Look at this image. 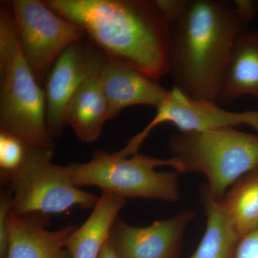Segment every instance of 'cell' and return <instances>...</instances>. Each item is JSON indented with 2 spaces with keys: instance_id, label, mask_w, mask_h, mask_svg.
<instances>
[{
  "instance_id": "cell-1",
  "label": "cell",
  "mask_w": 258,
  "mask_h": 258,
  "mask_svg": "<svg viewBox=\"0 0 258 258\" xmlns=\"http://www.w3.org/2000/svg\"><path fill=\"white\" fill-rule=\"evenodd\" d=\"M62 18L79 25L109 60L159 81L169 75L170 23L157 1L45 0Z\"/></svg>"
},
{
  "instance_id": "cell-2",
  "label": "cell",
  "mask_w": 258,
  "mask_h": 258,
  "mask_svg": "<svg viewBox=\"0 0 258 258\" xmlns=\"http://www.w3.org/2000/svg\"><path fill=\"white\" fill-rule=\"evenodd\" d=\"M249 21L228 0H186L170 23L169 75L197 99L215 101L236 40Z\"/></svg>"
},
{
  "instance_id": "cell-3",
  "label": "cell",
  "mask_w": 258,
  "mask_h": 258,
  "mask_svg": "<svg viewBox=\"0 0 258 258\" xmlns=\"http://www.w3.org/2000/svg\"><path fill=\"white\" fill-rule=\"evenodd\" d=\"M0 130L30 147L55 149L47 129L45 90L24 57L10 2L0 7Z\"/></svg>"
},
{
  "instance_id": "cell-4",
  "label": "cell",
  "mask_w": 258,
  "mask_h": 258,
  "mask_svg": "<svg viewBox=\"0 0 258 258\" xmlns=\"http://www.w3.org/2000/svg\"><path fill=\"white\" fill-rule=\"evenodd\" d=\"M169 148L179 162V173L204 174L207 189L218 200L258 166V134L235 127L181 132L171 136Z\"/></svg>"
},
{
  "instance_id": "cell-5",
  "label": "cell",
  "mask_w": 258,
  "mask_h": 258,
  "mask_svg": "<svg viewBox=\"0 0 258 258\" xmlns=\"http://www.w3.org/2000/svg\"><path fill=\"white\" fill-rule=\"evenodd\" d=\"M77 187L93 186L122 198L154 199L175 203L180 200L179 164L175 158L163 159L143 154L123 157L118 152L95 151L86 163L66 166Z\"/></svg>"
},
{
  "instance_id": "cell-6",
  "label": "cell",
  "mask_w": 258,
  "mask_h": 258,
  "mask_svg": "<svg viewBox=\"0 0 258 258\" xmlns=\"http://www.w3.org/2000/svg\"><path fill=\"white\" fill-rule=\"evenodd\" d=\"M54 151L29 148L23 165L8 179L11 213L47 216L74 208L96 206L99 197L86 192L71 181L66 166L52 163Z\"/></svg>"
},
{
  "instance_id": "cell-7",
  "label": "cell",
  "mask_w": 258,
  "mask_h": 258,
  "mask_svg": "<svg viewBox=\"0 0 258 258\" xmlns=\"http://www.w3.org/2000/svg\"><path fill=\"white\" fill-rule=\"evenodd\" d=\"M11 7L24 57L41 86L64 49L86 37V33L44 1L14 0Z\"/></svg>"
},
{
  "instance_id": "cell-8",
  "label": "cell",
  "mask_w": 258,
  "mask_h": 258,
  "mask_svg": "<svg viewBox=\"0 0 258 258\" xmlns=\"http://www.w3.org/2000/svg\"><path fill=\"white\" fill-rule=\"evenodd\" d=\"M171 123L181 132H199L247 125L258 131V111H227L215 101L197 99L174 86L157 107L155 116L118 152L121 157L137 154L144 141L157 125Z\"/></svg>"
},
{
  "instance_id": "cell-9",
  "label": "cell",
  "mask_w": 258,
  "mask_h": 258,
  "mask_svg": "<svg viewBox=\"0 0 258 258\" xmlns=\"http://www.w3.org/2000/svg\"><path fill=\"white\" fill-rule=\"evenodd\" d=\"M108 57L87 37L66 47L45 81L47 125L52 138L66 127L68 106L86 80L101 71Z\"/></svg>"
},
{
  "instance_id": "cell-10",
  "label": "cell",
  "mask_w": 258,
  "mask_h": 258,
  "mask_svg": "<svg viewBox=\"0 0 258 258\" xmlns=\"http://www.w3.org/2000/svg\"><path fill=\"white\" fill-rule=\"evenodd\" d=\"M194 217L184 210L146 227L128 225L118 217L109 241L118 258H179L185 230Z\"/></svg>"
},
{
  "instance_id": "cell-11",
  "label": "cell",
  "mask_w": 258,
  "mask_h": 258,
  "mask_svg": "<svg viewBox=\"0 0 258 258\" xmlns=\"http://www.w3.org/2000/svg\"><path fill=\"white\" fill-rule=\"evenodd\" d=\"M100 78L110 120L114 119L128 107L143 105L157 108L168 93L159 81L131 66L108 58L102 68Z\"/></svg>"
},
{
  "instance_id": "cell-12",
  "label": "cell",
  "mask_w": 258,
  "mask_h": 258,
  "mask_svg": "<svg viewBox=\"0 0 258 258\" xmlns=\"http://www.w3.org/2000/svg\"><path fill=\"white\" fill-rule=\"evenodd\" d=\"M44 223L43 219L37 216H21L10 212L6 258H71L67 242L78 226L69 224L51 231Z\"/></svg>"
},
{
  "instance_id": "cell-13",
  "label": "cell",
  "mask_w": 258,
  "mask_h": 258,
  "mask_svg": "<svg viewBox=\"0 0 258 258\" xmlns=\"http://www.w3.org/2000/svg\"><path fill=\"white\" fill-rule=\"evenodd\" d=\"M244 96L258 98V32L245 30L231 51L215 101L228 105Z\"/></svg>"
},
{
  "instance_id": "cell-14",
  "label": "cell",
  "mask_w": 258,
  "mask_h": 258,
  "mask_svg": "<svg viewBox=\"0 0 258 258\" xmlns=\"http://www.w3.org/2000/svg\"><path fill=\"white\" fill-rule=\"evenodd\" d=\"M126 203V198L102 191L87 220L70 236L67 248L71 257H99L112 225Z\"/></svg>"
},
{
  "instance_id": "cell-15",
  "label": "cell",
  "mask_w": 258,
  "mask_h": 258,
  "mask_svg": "<svg viewBox=\"0 0 258 258\" xmlns=\"http://www.w3.org/2000/svg\"><path fill=\"white\" fill-rule=\"evenodd\" d=\"M100 72L83 83L70 101L66 111V125L84 143L96 142L105 122L110 120Z\"/></svg>"
},
{
  "instance_id": "cell-16",
  "label": "cell",
  "mask_w": 258,
  "mask_h": 258,
  "mask_svg": "<svg viewBox=\"0 0 258 258\" xmlns=\"http://www.w3.org/2000/svg\"><path fill=\"white\" fill-rule=\"evenodd\" d=\"M207 225L201 241L190 258H235L240 238L231 227L220 200L207 188L203 192Z\"/></svg>"
},
{
  "instance_id": "cell-17",
  "label": "cell",
  "mask_w": 258,
  "mask_h": 258,
  "mask_svg": "<svg viewBox=\"0 0 258 258\" xmlns=\"http://www.w3.org/2000/svg\"><path fill=\"white\" fill-rule=\"evenodd\" d=\"M220 200L239 238L257 229L258 167L232 185Z\"/></svg>"
},
{
  "instance_id": "cell-18",
  "label": "cell",
  "mask_w": 258,
  "mask_h": 258,
  "mask_svg": "<svg viewBox=\"0 0 258 258\" xmlns=\"http://www.w3.org/2000/svg\"><path fill=\"white\" fill-rule=\"evenodd\" d=\"M29 148L16 136L0 130V169L3 179H8L21 167Z\"/></svg>"
},
{
  "instance_id": "cell-19",
  "label": "cell",
  "mask_w": 258,
  "mask_h": 258,
  "mask_svg": "<svg viewBox=\"0 0 258 258\" xmlns=\"http://www.w3.org/2000/svg\"><path fill=\"white\" fill-rule=\"evenodd\" d=\"M11 210V195L9 191L1 194L0 198V258H6L9 243L8 218Z\"/></svg>"
},
{
  "instance_id": "cell-20",
  "label": "cell",
  "mask_w": 258,
  "mask_h": 258,
  "mask_svg": "<svg viewBox=\"0 0 258 258\" xmlns=\"http://www.w3.org/2000/svg\"><path fill=\"white\" fill-rule=\"evenodd\" d=\"M235 258H258V228L241 237Z\"/></svg>"
},
{
  "instance_id": "cell-21",
  "label": "cell",
  "mask_w": 258,
  "mask_h": 258,
  "mask_svg": "<svg viewBox=\"0 0 258 258\" xmlns=\"http://www.w3.org/2000/svg\"><path fill=\"white\" fill-rule=\"evenodd\" d=\"M98 258H118L117 254H115L114 249L112 247L109 238L107 240L106 244L103 246L101 254Z\"/></svg>"
},
{
  "instance_id": "cell-22",
  "label": "cell",
  "mask_w": 258,
  "mask_h": 258,
  "mask_svg": "<svg viewBox=\"0 0 258 258\" xmlns=\"http://www.w3.org/2000/svg\"><path fill=\"white\" fill-rule=\"evenodd\" d=\"M256 3H257V8H258V1H256Z\"/></svg>"
},
{
  "instance_id": "cell-23",
  "label": "cell",
  "mask_w": 258,
  "mask_h": 258,
  "mask_svg": "<svg viewBox=\"0 0 258 258\" xmlns=\"http://www.w3.org/2000/svg\"><path fill=\"white\" fill-rule=\"evenodd\" d=\"M257 167H258V166H257Z\"/></svg>"
}]
</instances>
